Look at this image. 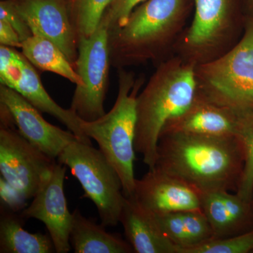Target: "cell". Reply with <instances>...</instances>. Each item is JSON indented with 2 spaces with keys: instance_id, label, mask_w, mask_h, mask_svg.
<instances>
[{
  "instance_id": "16",
  "label": "cell",
  "mask_w": 253,
  "mask_h": 253,
  "mask_svg": "<svg viewBox=\"0 0 253 253\" xmlns=\"http://www.w3.org/2000/svg\"><path fill=\"white\" fill-rule=\"evenodd\" d=\"M224 190L201 193V211L212 228L213 239H225L253 229L251 203Z\"/></svg>"
},
{
  "instance_id": "18",
  "label": "cell",
  "mask_w": 253,
  "mask_h": 253,
  "mask_svg": "<svg viewBox=\"0 0 253 253\" xmlns=\"http://www.w3.org/2000/svg\"><path fill=\"white\" fill-rule=\"evenodd\" d=\"M153 214L160 229L179 249V253L213 239L212 228L201 210Z\"/></svg>"
},
{
  "instance_id": "20",
  "label": "cell",
  "mask_w": 253,
  "mask_h": 253,
  "mask_svg": "<svg viewBox=\"0 0 253 253\" xmlns=\"http://www.w3.org/2000/svg\"><path fill=\"white\" fill-rule=\"evenodd\" d=\"M1 208L0 253H56L49 234L28 232L23 228L24 218L9 208Z\"/></svg>"
},
{
  "instance_id": "5",
  "label": "cell",
  "mask_w": 253,
  "mask_h": 253,
  "mask_svg": "<svg viewBox=\"0 0 253 253\" xmlns=\"http://www.w3.org/2000/svg\"><path fill=\"white\" fill-rule=\"evenodd\" d=\"M198 96L231 110L241 119L253 116V18L242 38L226 52L196 66Z\"/></svg>"
},
{
  "instance_id": "22",
  "label": "cell",
  "mask_w": 253,
  "mask_h": 253,
  "mask_svg": "<svg viewBox=\"0 0 253 253\" xmlns=\"http://www.w3.org/2000/svg\"><path fill=\"white\" fill-rule=\"evenodd\" d=\"M71 16L80 38L94 33L113 0H69Z\"/></svg>"
},
{
  "instance_id": "11",
  "label": "cell",
  "mask_w": 253,
  "mask_h": 253,
  "mask_svg": "<svg viewBox=\"0 0 253 253\" xmlns=\"http://www.w3.org/2000/svg\"><path fill=\"white\" fill-rule=\"evenodd\" d=\"M15 6L34 36L56 44L75 67L79 37L73 23L69 0H14Z\"/></svg>"
},
{
  "instance_id": "8",
  "label": "cell",
  "mask_w": 253,
  "mask_h": 253,
  "mask_svg": "<svg viewBox=\"0 0 253 253\" xmlns=\"http://www.w3.org/2000/svg\"><path fill=\"white\" fill-rule=\"evenodd\" d=\"M109 38V21L103 16L90 36L79 39L75 68L83 84L76 86L70 109L86 122L96 121L106 113L104 102L111 66Z\"/></svg>"
},
{
  "instance_id": "1",
  "label": "cell",
  "mask_w": 253,
  "mask_h": 253,
  "mask_svg": "<svg viewBox=\"0 0 253 253\" xmlns=\"http://www.w3.org/2000/svg\"><path fill=\"white\" fill-rule=\"evenodd\" d=\"M244 165L239 136L163 133L155 169L170 174L200 193L237 191Z\"/></svg>"
},
{
  "instance_id": "2",
  "label": "cell",
  "mask_w": 253,
  "mask_h": 253,
  "mask_svg": "<svg viewBox=\"0 0 253 253\" xmlns=\"http://www.w3.org/2000/svg\"><path fill=\"white\" fill-rule=\"evenodd\" d=\"M196 66L180 56L165 59L138 95L134 148L149 169L156 165L163 128L197 96Z\"/></svg>"
},
{
  "instance_id": "23",
  "label": "cell",
  "mask_w": 253,
  "mask_h": 253,
  "mask_svg": "<svg viewBox=\"0 0 253 253\" xmlns=\"http://www.w3.org/2000/svg\"><path fill=\"white\" fill-rule=\"evenodd\" d=\"M244 148V165L236 194L251 203L253 191V116L243 120L239 134Z\"/></svg>"
},
{
  "instance_id": "14",
  "label": "cell",
  "mask_w": 253,
  "mask_h": 253,
  "mask_svg": "<svg viewBox=\"0 0 253 253\" xmlns=\"http://www.w3.org/2000/svg\"><path fill=\"white\" fill-rule=\"evenodd\" d=\"M131 197L153 214L201 210V193L178 178L157 169L136 179Z\"/></svg>"
},
{
  "instance_id": "9",
  "label": "cell",
  "mask_w": 253,
  "mask_h": 253,
  "mask_svg": "<svg viewBox=\"0 0 253 253\" xmlns=\"http://www.w3.org/2000/svg\"><path fill=\"white\" fill-rule=\"evenodd\" d=\"M195 14L181 41L186 61L196 65L226 52L235 28L233 0H194Z\"/></svg>"
},
{
  "instance_id": "19",
  "label": "cell",
  "mask_w": 253,
  "mask_h": 253,
  "mask_svg": "<svg viewBox=\"0 0 253 253\" xmlns=\"http://www.w3.org/2000/svg\"><path fill=\"white\" fill-rule=\"evenodd\" d=\"M106 226L96 224L81 214L72 213L70 244L76 253H131L134 250L129 242L117 234L108 232Z\"/></svg>"
},
{
  "instance_id": "28",
  "label": "cell",
  "mask_w": 253,
  "mask_h": 253,
  "mask_svg": "<svg viewBox=\"0 0 253 253\" xmlns=\"http://www.w3.org/2000/svg\"><path fill=\"white\" fill-rule=\"evenodd\" d=\"M251 206H252L253 209V194H252V198H251Z\"/></svg>"
},
{
  "instance_id": "10",
  "label": "cell",
  "mask_w": 253,
  "mask_h": 253,
  "mask_svg": "<svg viewBox=\"0 0 253 253\" xmlns=\"http://www.w3.org/2000/svg\"><path fill=\"white\" fill-rule=\"evenodd\" d=\"M0 83L17 91L41 112L57 119L78 140L91 144L82 129L83 120L71 109H63L50 96L34 66L15 48L0 46Z\"/></svg>"
},
{
  "instance_id": "7",
  "label": "cell",
  "mask_w": 253,
  "mask_h": 253,
  "mask_svg": "<svg viewBox=\"0 0 253 253\" xmlns=\"http://www.w3.org/2000/svg\"><path fill=\"white\" fill-rule=\"evenodd\" d=\"M57 158L71 169L86 197L94 203L101 224L117 225L125 198L122 182L100 149L77 139L68 144Z\"/></svg>"
},
{
  "instance_id": "15",
  "label": "cell",
  "mask_w": 253,
  "mask_h": 253,
  "mask_svg": "<svg viewBox=\"0 0 253 253\" xmlns=\"http://www.w3.org/2000/svg\"><path fill=\"white\" fill-rule=\"evenodd\" d=\"M243 120L231 110L196 96L189 107L169 120L163 133L209 136H239ZM161 135V134H160Z\"/></svg>"
},
{
  "instance_id": "25",
  "label": "cell",
  "mask_w": 253,
  "mask_h": 253,
  "mask_svg": "<svg viewBox=\"0 0 253 253\" xmlns=\"http://www.w3.org/2000/svg\"><path fill=\"white\" fill-rule=\"evenodd\" d=\"M145 1L146 0H113L104 15L109 21L110 31L123 27L133 10Z\"/></svg>"
},
{
  "instance_id": "26",
  "label": "cell",
  "mask_w": 253,
  "mask_h": 253,
  "mask_svg": "<svg viewBox=\"0 0 253 253\" xmlns=\"http://www.w3.org/2000/svg\"><path fill=\"white\" fill-rule=\"evenodd\" d=\"M0 19L4 20L11 24L17 32L22 42L33 36L27 23L16 9L14 0H1L0 2Z\"/></svg>"
},
{
  "instance_id": "4",
  "label": "cell",
  "mask_w": 253,
  "mask_h": 253,
  "mask_svg": "<svg viewBox=\"0 0 253 253\" xmlns=\"http://www.w3.org/2000/svg\"><path fill=\"white\" fill-rule=\"evenodd\" d=\"M117 99L109 112L91 122L83 121L82 129L93 139L116 169L123 185V194L131 197L135 190L134 176L136 126V100L144 76L136 77L131 71L118 69Z\"/></svg>"
},
{
  "instance_id": "17",
  "label": "cell",
  "mask_w": 253,
  "mask_h": 253,
  "mask_svg": "<svg viewBox=\"0 0 253 253\" xmlns=\"http://www.w3.org/2000/svg\"><path fill=\"white\" fill-rule=\"evenodd\" d=\"M119 221L134 253H179V249L160 229L154 214L134 198L125 196Z\"/></svg>"
},
{
  "instance_id": "21",
  "label": "cell",
  "mask_w": 253,
  "mask_h": 253,
  "mask_svg": "<svg viewBox=\"0 0 253 253\" xmlns=\"http://www.w3.org/2000/svg\"><path fill=\"white\" fill-rule=\"evenodd\" d=\"M21 49L23 56L35 68L59 75L76 86L83 84L72 63L49 40L33 35L23 42Z\"/></svg>"
},
{
  "instance_id": "3",
  "label": "cell",
  "mask_w": 253,
  "mask_h": 253,
  "mask_svg": "<svg viewBox=\"0 0 253 253\" xmlns=\"http://www.w3.org/2000/svg\"><path fill=\"white\" fill-rule=\"evenodd\" d=\"M186 0H146L123 27L110 31L111 65L120 69L163 61L185 24Z\"/></svg>"
},
{
  "instance_id": "12",
  "label": "cell",
  "mask_w": 253,
  "mask_h": 253,
  "mask_svg": "<svg viewBox=\"0 0 253 253\" xmlns=\"http://www.w3.org/2000/svg\"><path fill=\"white\" fill-rule=\"evenodd\" d=\"M66 171V166L56 163L31 204L20 214L24 219L34 218L45 224L57 253H68L71 249L72 213L68 210L64 193Z\"/></svg>"
},
{
  "instance_id": "24",
  "label": "cell",
  "mask_w": 253,
  "mask_h": 253,
  "mask_svg": "<svg viewBox=\"0 0 253 253\" xmlns=\"http://www.w3.org/2000/svg\"><path fill=\"white\" fill-rule=\"evenodd\" d=\"M253 253V229L225 239H212L204 244L186 249L182 253Z\"/></svg>"
},
{
  "instance_id": "27",
  "label": "cell",
  "mask_w": 253,
  "mask_h": 253,
  "mask_svg": "<svg viewBox=\"0 0 253 253\" xmlns=\"http://www.w3.org/2000/svg\"><path fill=\"white\" fill-rule=\"evenodd\" d=\"M0 44L11 48H21L22 42L17 32L9 23L0 19Z\"/></svg>"
},
{
  "instance_id": "6",
  "label": "cell",
  "mask_w": 253,
  "mask_h": 253,
  "mask_svg": "<svg viewBox=\"0 0 253 253\" xmlns=\"http://www.w3.org/2000/svg\"><path fill=\"white\" fill-rule=\"evenodd\" d=\"M0 121V196L4 205L16 212L36 196L56 162L20 134L9 111L1 104Z\"/></svg>"
},
{
  "instance_id": "13",
  "label": "cell",
  "mask_w": 253,
  "mask_h": 253,
  "mask_svg": "<svg viewBox=\"0 0 253 253\" xmlns=\"http://www.w3.org/2000/svg\"><path fill=\"white\" fill-rule=\"evenodd\" d=\"M0 104L9 111L20 134L50 158H58L68 144L78 139L72 131L50 124L39 110L4 84L0 85Z\"/></svg>"
},
{
  "instance_id": "29",
  "label": "cell",
  "mask_w": 253,
  "mask_h": 253,
  "mask_svg": "<svg viewBox=\"0 0 253 253\" xmlns=\"http://www.w3.org/2000/svg\"><path fill=\"white\" fill-rule=\"evenodd\" d=\"M250 1H251V3H252V4L253 5V0H250Z\"/></svg>"
}]
</instances>
